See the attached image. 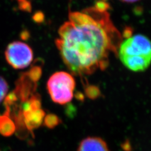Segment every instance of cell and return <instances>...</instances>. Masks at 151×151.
<instances>
[{"instance_id": "obj_1", "label": "cell", "mask_w": 151, "mask_h": 151, "mask_svg": "<svg viewBox=\"0 0 151 151\" xmlns=\"http://www.w3.org/2000/svg\"><path fill=\"white\" fill-rule=\"evenodd\" d=\"M122 42L107 10L93 6L69 13L58 30L55 45L70 71L81 76L105 70Z\"/></svg>"}, {"instance_id": "obj_2", "label": "cell", "mask_w": 151, "mask_h": 151, "mask_svg": "<svg viewBox=\"0 0 151 151\" xmlns=\"http://www.w3.org/2000/svg\"><path fill=\"white\" fill-rule=\"evenodd\" d=\"M117 55L122 64L132 71H144L150 64V42L143 35H131L122 40Z\"/></svg>"}, {"instance_id": "obj_3", "label": "cell", "mask_w": 151, "mask_h": 151, "mask_svg": "<svg viewBox=\"0 0 151 151\" xmlns=\"http://www.w3.org/2000/svg\"><path fill=\"white\" fill-rule=\"evenodd\" d=\"M76 87L75 79L69 73L58 71L49 78L47 88L54 103L65 105L72 100Z\"/></svg>"}, {"instance_id": "obj_4", "label": "cell", "mask_w": 151, "mask_h": 151, "mask_svg": "<svg viewBox=\"0 0 151 151\" xmlns=\"http://www.w3.org/2000/svg\"><path fill=\"white\" fill-rule=\"evenodd\" d=\"M5 58L12 67L17 69H22L30 65L34 59V53L30 46L27 44L15 41L7 46Z\"/></svg>"}, {"instance_id": "obj_5", "label": "cell", "mask_w": 151, "mask_h": 151, "mask_svg": "<svg viewBox=\"0 0 151 151\" xmlns=\"http://www.w3.org/2000/svg\"><path fill=\"white\" fill-rule=\"evenodd\" d=\"M77 151H110L105 140L97 137H88L79 144Z\"/></svg>"}, {"instance_id": "obj_6", "label": "cell", "mask_w": 151, "mask_h": 151, "mask_svg": "<svg viewBox=\"0 0 151 151\" xmlns=\"http://www.w3.org/2000/svg\"><path fill=\"white\" fill-rule=\"evenodd\" d=\"M16 130V125L9 116L0 115V133L3 136L12 135Z\"/></svg>"}, {"instance_id": "obj_7", "label": "cell", "mask_w": 151, "mask_h": 151, "mask_svg": "<svg viewBox=\"0 0 151 151\" xmlns=\"http://www.w3.org/2000/svg\"><path fill=\"white\" fill-rule=\"evenodd\" d=\"M61 122L59 118L54 114H48L44 119V125L49 129H54Z\"/></svg>"}, {"instance_id": "obj_8", "label": "cell", "mask_w": 151, "mask_h": 151, "mask_svg": "<svg viewBox=\"0 0 151 151\" xmlns=\"http://www.w3.org/2000/svg\"><path fill=\"white\" fill-rule=\"evenodd\" d=\"M85 93L86 95L89 98L92 100H95L100 96L101 91L97 86H93V85H89L86 87L85 89Z\"/></svg>"}, {"instance_id": "obj_9", "label": "cell", "mask_w": 151, "mask_h": 151, "mask_svg": "<svg viewBox=\"0 0 151 151\" xmlns=\"http://www.w3.org/2000/svg\"><path fill=\"white\" fill-rule=\"evenodd\" d=\"M8 91V85L3 78L0 77V102L6 96Z\"/></svg>"}, {"instance_id": "obj_10", "label": "cell", "mask_w": 151, "mask_h": 151, "mask_svg": "<svg viewBox=\"0 0 151 151\" xmlns=\"http://www.w3.org/2000/svg\"><path fill=\"white\" fill-rule=\"evenodd\" d=\"M120 1L126 2V3H134V2L138 1H139V0H120Z\"/></svg>"}, {"instance_id": "obj_11", "label": "cell", "mask_w": 151, "mask_h": 151, "mask_svg": "<svg viewBox=\"0 0 151 151\" xmlns=\"http://www.w3.org/2000/svg\"><path fill=\"white\" fill-rule=\"evenodd\" d=\"M102 1H105V0H102Z\"/></svg>"}]
</instances>
